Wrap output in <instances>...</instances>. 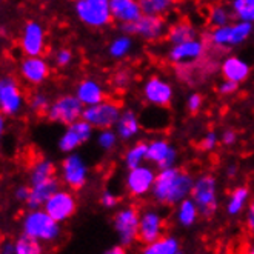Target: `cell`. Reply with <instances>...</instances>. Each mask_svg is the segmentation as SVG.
I'll list each match as a JSON object with an SVG mask.
<instances>
[{
    "label": "cell",
    "mask_w": 254,
    "mask_h": 254,
    "mask_svg": "<svg viewBox=\"0 0 254 254\" xmlns=\"http://www.w3.org/2000/svg\"><path fill=\"white\" fill-rule=\"evenodd\" d=\"M59 176L56 165L48 159H36L29 168V199L28 208H42L45 200L59 190Z\"/></svg>",
    "instance_id": "cell-1"
},
{
    "label": "cell",
    "mask_w": 254,
    "mask_h": 254,
    "mask_svg": "<svg viewBox=\"0 0 254 254\" xmlns=\"http://www.w3.org/2000/svg\"><path fill=\"white\" fill-rule=\"evenodd\" d=\"M192 188V177L181 168H165L154 179V197L163 205L182 200Z\"/></svg>",
    "instance_id": "cell-2"
},
{
    "label": "cell",
    "mask_w": 254,
    "mask_h": 254,
    "mask_svg": "<svg viewBox=\"0 0 254 254\" xmlns=\"http://www.w3.org/2000/svg\"><path fill=\"white\" fill-rule=\"evenodd\" d=\"M20 230L43 245H53L61 237V222H57L43 208H28L22 216Z\"/></svg>",
    "instance_id": "cell-3"
},
{
    "label": "cell",
    "mask_w": 254,
    "mask_h": 254,
    "mask_svg": "<svg viewBox=\"0 0 254 254\" xmlns=\"http://www.w3.org/2000/svg\"><path fill=\"white\" fill-rule=\"evenodd\" d=\"M28 107V97L20 82L14 76L0 77V113L6 117H16Z\"/></svg>",
    "instance_id": "cell-4"
},
{
    "label": "cell",
    "mask_w": 254,
    "mask_h": 254,
    "mask_svg": "<svg viewBox=\"0 0 254 254\" xmlns=\"http://www.w3.org/2000/svg\"><path fill=\"white\" fill-rule=\"evenodd\" d=\"M85 105L79 100V97L74 94H65L57 97L51 102V105L47 111V119L53 124H61V125H71L77 122L79 119L83 117Z\"/></svg>",
    "instance_id": "cell-5"
},
{
    "label": "cell",
    "mask_w": 254,
    "mask_h": 254,
    "mask_svg": "<svg viewBox=\"0 0 254 254\" xmlns=\"http://www.w3.org/2000/svg\"><path fill=\"white\" fill-rule=\"evenodd\" d=\"M122 102L119 99H103L96 105L85 107L83 117L93 128L108 129L121 119Z\"/></svg>",
    "instance_id": "cell-6"
},
{
    "label": "cell",
    "mask_w": 254,
    "mask_h": 254,
    "mask_svg": "<svg viewBox=\"0 0 254 254\" xmlns=\"http://www.w3.org/2000/svg\"><path fill=\"white\" fill-rule=\"evenodd\" d=\"M76 14L88 26L100 28L113 20L110 0H76Z\"/></svg>",
    "instance_id": "cell-7"
},
{
    "label": "cell",
    "mask_w": 254,
    "mask_h": 254,
    "mask_svg": "<svg viewBox=\"0 0 254 254\" xmlns=\"http://www.w3.org/2000/svg\"><path fill=\"white\" fill-rule=\"evenodd\" d=\"M208 51H210V42H208V37L203 36L202 40H187L182 43H177L173 47L171 53H170V61L173 64V66H179V65H191L199 62L200 59H203Z\"/></svg>",
    "instance_id": "cell-8"
},
{
    "label": "cell",
    "mask_w": 254,
    "mask_h": 254,
    "mask_svg": "<svg viewBox=\"0 0 254 254\" xmlns=\"http://www.w3.org/2000/svg\"><path fill=\"white\" fill-rule=\"evenodd\" d=\"M191 196H192L194 203L197 205V210L205 217H211L217 208L214 177L210 174L202 176L199 181L194 182V185L191 188Z\"/></svg>",
    "instance_id": "cell-9"
},
{
    "label": "cell",
    "mask_w": 254,
    "mask_h": 254,
    "mask_svg": "<svg viewBox=\"0 0 254 254\" xmlns=\"http://www.w3.org/2000/svg\"><path fill=\"white\" fill-rule=\"evenodd\" d=\"M72 190H56L51 196L45 200L43 210L50 216H53L57 222H65L68 220L77 210V200L76 196L71 192Z\"/></svg>",
    "instance_id": "cell-10"
},
{
    "label": "cell",
    "mask_w": 254,
    "mask_h": 254,
    "mask_svg": "<svg viewBox=\"0 0 254 254\" xmlns=\"http://www.w3.org/2000/svg\"><path fill=\"white\" fill-rule=\"evenodd\" d=\"M20 50L23 56H43L47 51V31L40 22L29 20L20 33Z\"/></svg>",
    "instance_id": "cell-11"
},
{
    "label": "cell",
    "mask_w": 254,
    "mask_h": 254,
    "mask_svg": "<svg viewBox=\"0 0 254 254\" xmlns=\"http://www.w3.org/2000/svg\"><path fill=\"white\" fill-rule=\"evenodd\" d=\"M88 179V168L80 156L69 153L61 165V181L72 191L82 190Z\"/></svg>",
    "instance_id": "cell-12"
},
{
    "label": "cell",
    "mask_w": 254,
    "mask_h": 254,
    "mask_svg": "<svg viewBox=\"0 0 254 254\" xmlns=\"http://www.w3.org/2000/svg\"><path fill=\"white\" fill-rule=\"evenodd\" d=\"M50 71V65L43 56H25L19 64L20 79L31 86H40L47 82Z\"/></svg>",
    "instance_id": "cell-13"
},
{
    "label": "cell",
    "mask_w": 254,
    "mask_h": 254,
    "mask_svg": "<svg viewBox=\"0 0 254 254\" xmlns=\"http://www.w3.org/2000/svg\"><path fill=\"white\" fill-rule=\"evenodd\" d=\"M165 26H167V22L162 16L145 14V16H140L136 22L125 23L124 29L129 34H136V36H142L149 40H156L163 34Z\"/></svg>",
    "instance_id": "cell-14"
},
{
    "label": "cell",
    "mask_w": 254,
    "mask_h": 254,
    "mask_svg": "<svg viewBox=\"0 0 254 254\" xmlns=\"http://www.w3.org/2000/svg\"><path fill=\"white\" fill-rule=\"evenodd\" d=\"M250 33H251L250 22H241L236 25H225V26L214 28L208 33V37L216 45L228 48L231 45L241 43L242 40H245L250 36Z\"/></svg>",
    "instance_id": "cell-15"
},
{
    "label": "cell",
    "mask_w": 254,
    "mask_h": 254,
    "mask_svg": "<svg viewBox=\"0 0 254 254\" xmlns=\"http://www.w3.org/2000/svg\"><path fill=\"white\" fill-rule=\"evenodd\" d=\"M93 127L89 125L85 119H79L77 122H74L66 127L62 137L59 139V148L64 153H72L74 149L83 145L89 137H91Z\"/></svg>",
    "instance_id": "cell-16"
},
{
    "label": "cell",
    "mask_w": 254,
    "mask_h": 254,
    "mask_svg": "<svg viewBox=\"0 0 254 254\" xmlns=\"http://www.w3.org/2000/svg\"><path fill=\"white\" fill-rule=\"evenodd\" d=\"M139 210L137 206H128L119 211L114 217V225L117 233L121 234L122 245H131L137 239L139 228Z\"/></svg>",
    "instance_id": "cell-17"
},
{
    "label": "cell",
    "mask_w": 254,
    "mask_h": 254,
    "mask_svg": "<svg viewBox=\"0 0 254 254\" xmlns=\"http://www.w3.org/2000/svg\"><path fill=\"white\" fill-rule=\"evenodd\" d=\"M163 228H165L163 219L157 213L148 211L139 220L137 239H136V241L146 247V245L153 244L154 241H157V239H160L163 236Z\"/></svg>",
    "instance_id": "cell-18"
},
{
    "label": "cell",
    "mask_w": 254,
    "mask_h": 254,
    "mask_svg": "<svg viewBox=\"0 0 254 254\" xmlns=\"http://www.w3.org/2000/svg\"><path fill=\"white\" fill-rule=\"evenodd\" d=\"M143 94L149 103H153V105H157V107H163V108L170 107L171 99H173L171 86L156 76L145 83Z\"/></svg>",
    "instance_id": "cell-19"
},
{
    "label": "cell",
    "mask_w": 254,
    "mask_h": 254,
    "mask_svg": "<svg viewBox=\"0 0 254 254\" xmlns=\"http://www.w3.org/2000/svg\"><path fill=\"white\" fill-rule=\"evenodd\" d=\"M110 9L113 20L124 25L136 22L143 12L139 0H110Z\"/></svg>",
    "instance_id": "cell-20"
},
{
    "label": "cell",
    "mask_w": 254,
    "mask_h": 254,
    "mask_svg": "<svg viewBox=\"0 0 254 254\" xmlns=\"http://www.w3.org/2000/svg\"><path fill=\"white\" fill-rule=\"evenodd\" d=\"M154 173L146 167L132 168L128 176V191L136 197L143 196L154 184Z\"/></svg>",
    "instance_id": "cell-21"
},
{
    "label": "cell",
    "mask_w": 254,
    "mask_h": 254,
    "mask_svg": "<svg viewBox=\"0 0 254 254\" xmlns=\"http://www.w3.org/2000/svg\"><path fill=\"white\" fill-rule=\"evenodd\" d=\"M76 96L79 97V100L83 103L85 107L96 105V103L102 102L103 99H107L105 91H103L100 83L93 80V79L82 80L76 88Z\"/></svg>",
    "instance_id": "cell-22"
},
{
    "label": "cell",
    "mask_w": 254,
    "mask_h": 254,
    "mask_svg": "<svg viewBox=\"0 0 254 254\" xmlns=\"http://www.w3.org/2000/svg\"><path fill=\"white\" fill-rule=\"evenodd\" d=\"M174 156H176L174 149L165 140L151 142L146 149V157L149 160L156 162L162 170L171 167V163L174 162Z\"/></svg>",
    "instance_id": "cell-23"
},
{
    "label": "cell",
    "mask_w": 254,
    "mask_h": 254,
    "mask_svg": "<svg viewBox=\"0 0 254 254\" xmlns=\"http://www.w3.org/2000/svg\"><path fill=\"white\" fill-rule=\"evenodd\" d=\"M222 72H223V76H225L227 80L239 83V82H242L248 77L250 68L245 62L241 61V59L228 57V59H225V62H223V65H222Z\"/></svg>",
    "instance_id": "cell-24"
},
{
    "label": "cell",
    "mask_w": 254,
    "mask_h": 254,
    "mask_svg": "<svg viewBox=\"0 0 254 254\" xmlns=\"http://www.w3.org/2000/svg\"><path fill=\"white\" fill-rule=\"evenodd\" d=\"M192 39H196V31H194L192 25L185 19L170 25L167 29V40L171 42L173 45L192 40Z\"/></svg>",
    "instance_id": "cell-25"
},
{
    "label": "cell",
    "mask_w": 254,
    "mask_h": 254,
    "mask_svg": "<svg viewBox=\"0 0 254 254\" xmlns=\"http://www.w3.org/2000/svg\"><path fill=\"white\" fill-rule=\"evenodd\" d=\"M206 16H208V28H219V26H225L231 20V14L228 12L227 8H223L219 3H211L206 6Z\"/></svg>",
    "instance_id": "cell-26"
},
{
    "label": "cell",
    "mask_w": 254,
    "mask_h": 254,
    "mask_svg": "<svg viewBox=\"0 0 254 254\" xmlns=\"http://www.w3.org/2000/svg\"><path fill=\"white\" fill-rule=\"evenodd\" d=\"M139 3L145 14H153V16L163 17L179 2L177 0H139Z\"/></svg>",
    "instance_id": "cell-27"
},
{
    "label": "cell",
    "mask_w": 254,
    "mask_h": 254,
    "mask_svg": "<svg viewBox=\"0 0 254 254\" xmlns=\"http://www.w3.org/2000/svg\"><path fill=\"white\" fill-rule=\"evenodd\" d=\"M16 244V254H40L43 253V244L26 234H20L17 239H14Z\"/></svg>",
    "instance_id": "cell-28"
},
{
    "label": "cell",
    "mask_w": 254,
    "mask_h": 254,
    "mask_svg": "<svg viewBox=\"0 0 254 254\" xmlns=\"http://www.w3.org/2000/svg\"><path fill=\"white\" fill-rule=\"evenodd\" d=\"M143 251L148 254H173V253L179 251V244L174 241L173 237H163L162 236L153 244L146 245V248Z\"/></svg>",
    "instance_id": "cell-29"
},
{
    "label": "cell",
    "mask_w": 254,
    "mask_h": 254,
    "mask_svg": "<svg viewBox=\"0 0 254 254\" xmlns=\"http://www.w3.org/2000/svg\"><path fill=\"white\" fill-rule=\"evenodd\" d=\"M117 131H119V136L124 137V139L134 136V134L139 131V122H137L136 116H134L131 111L125 113L121 119H119Z\"/></svg>",
    "instance_id": "cell-30"
},
{
    "label": "cell",
    "mask_w": 254,
    "mask_h": 254,
    "mask_svg": "<svg viewBox=\"0 0 254 254\" xmlns=\"http://www.w3.org/2000/svg\"><path fill=\"white\" fill-rule=\"evenodd\" d=\"M50 105H51L50 97L42 91H34L28 97V108L37 116H47Z\"/></svg>",
    "instance_id": "cell-31"
},
{
    "label": "cell",
    "mask_w": 254,
    "mask_h": 254,
    "mask_svg": "<svg viewBox=\"0 0 254 254\" xmlns=\"http://www.w3.org/2000/svg\"><path fill=\"white\" fill-rule=\"evenodd\" d=\"M234 16L244 22H254V0H234Z\"/></svg>",
    "instance_id": "cell-32"
},
{
    "label": "cell",
    "mask_w": 254,
    "mask_h": 254,
    "mask_svg": "<svg viewBox=\"0 0 254 254\" xmlns=\"http://www.w3.org/2000/svg\"><path fill=\"white\" fill-rule=\"evenodd\" d=\"M248 197V190L245 187H239L236 188L231 196H230V202H228V213L230 214H237L239 211L242 210L245 202Z\"/></svg>",
    "instance_id": "cell-33"
},
{
    "label": "cell",
    "mask_w": 254,
    "mask_h": 254,
    "mask_svg": "<svg viewBox=\"0 0 254 254\" xmlns=\"http://www.w3.org/2000/svg\"><path fill=\"white\" fill-rule=\"evenodd\" d=\"M146 149H148V145L143 143V142L137 143L136 146H132V148L129 149V151L127 153V157H125L128 168L132 170V168L139 167V162H140L143 157H146Z\"/></svg>",
    "instance_id": "cell-34"
},
{
    "label": "cell",
    "mask_w": 254,
    "mask_h": 254,
    "mask_svg": "<svg viewBox=\"0 0 254 254\" xmlns=\"http://www.w3.org/2000/svg\"><path fill=\"white\" fill-rule=\"evenodd\" d=\"M197 217V205L191 200H184L181 203V210H179V220L184 225H191Z\"/></svg>",
    "instance_id": "cell-35"
},
{
    "label": "cell",
    "mask_w": 254,
    "mask_h": 254,
    "mask_svg": "<svg viewBox=\"0 0 254 254\" xmlns=\"http://www.w3.org/2000/svg\"><path fill=\"white\" fill-rule=\"evenodd\" d=\"M131 47V42L128 37H121L113 42V45L110 47V54L113 57H122L124 54H127V51Z\"/></svg>",
    "instance_id": "cell-36"
},
{
    "label": "cell",
    "mask_w": 254,
    "mask_h": 254,
    "mask_svg": "<svg viewBox=\"0 0 254 254\" xmlns=\"http://www.w3.org/2000/svg\"><path fill=\"white\" fill-rule=\"evenodd\" d=\"M72 62V53L68 48H61L54 54V64L57 68H65Z\"/></svg>",
    "instance_id": "cell-37"
},
{
    "label": "cell",
    "mask_w": 254,
    "mask_h": 254,
    "mask_svg": "<svg viewBox=\"0 0 254 254\" xmlns=\"http://www.w3.org/2000/svg\"><path fill=\"white\" fill-rule=\"evenodd\" d=\"M114 143H116V136L110 131V128L108 129H103L100 132V136H99V145L103 149H110V148L114 146Z\"/></svg>",
    "instance_id": "cell-38"
},
{
    "label": "cell",
    "mask_w": 254,
    "mask_h": 254,
    "mask_svg": "<svg viewBox=\"0 0 254 254\" xmlns=\"http://www.w3.org/2000/svg\"><path fill=\"white\" fill-rule=\"evenodd\" d=\"M29 192H31L29 185H20L16 188V191H14V197H16V200L20 203H26L29 199Z\"/></svg>",
    "instance_id": "cell-39"
},
{
    "label": "cell",
    "mask_w": 254,
    "mask_h": 254,
    "mask_svg": "<svg viewBox=\"0 0 254 254\" xmlns=\"http://www.w3.org/2000/svg\"><path fill=\"white\" fill-rule=\"evenodd\" d=\"M128 82H129V76H128V72L127 71H119V72H116L114 74V79H113V83H114V86L119 89V88H125L127 85H128Z\"/></svg>",
    "instance_id": "cell-40"
},
{
    "label": "cell",
    "mask_w": 254,
    "mask_h": 254,
    "mask_svg": "<svg viewBox=\"0 0 254 254\" xmlns=\"http://www.w3.org/2000/svg\"><path fill=\"white\" fill-rule=\"evenodd\" d=\"M0 253L16 254V244H14L12 239H0Z\"/></svg>",
    "instance_id": "cell-41"
},
{
    "label": "cell",
    "mask_w": 254,
    "mask_h": 254,
    "mask_svg": "<svg viewBox=\"0 0 254 254\" xmlns=\"http://www.w3.org/2000/svg\"><path fill=\"white\" fill-rule=\"evenodd\" d=\"M247 230L250 236H254V199L250 203L248 214H247Z\"/></svg>",
    "instance_id": "cell-42"
},
{
    "label": "cell",
    "mask_w": 254,
    "mask_h": 254,
    "mask_svg": "<svg viewBox=\"0 0 254 254\" xmlns=\"http://www.w3.org/2000/svg\"><path fill=\"white\" fill-rule=\"evenodd\" d=\"M216 142H217L216 134L210 132L208 136H205V137L202 139V142H200V149H205V151H208V149H213V148L216 146Z\"/></svg>",
    "instance_id": "cell-43"
},
{
    "label": "cell",
    "mask_w": 254,
    "mask_h": 254,
    "mask_svg": "<svg viewBox=\"0 0 254 254\" xmlns=\"http://www.w3.org/2000/svg\"><path fill=\"white\" fill-rule=\"evenodd\" d=\"M100 202H102V205H103V206L113 208V206H116V205H117L119 199L114 196V194H111V192H108V191H107V192H103V196H102Z\"/></svg>",
    "instance_id": "cell-44"
},
{
    "label": "cell",
    "mask_w": 254,
    "mask_h": 254,
    "mask_svg": "<svg viewBox=\"0 0 254 254\" xmlns=\"http://www.w3.org/2000/svg\"><path fill=\"white\" fill-rule=\"evenodd\" d=\"M202 105V97L199 94H192L188 100V110L191 113H197Z\"/></svg>",
    "instance_id": "cell-45"
},
{
    "label": "cell",
    "mask_w": 254,
    "mask_h": 254,
    "mask_svg": "<svg viewBox=\"0 0 254 254\" xmlns=\"http://www.w3.org/2000/svg\"><path fill=\"white\" fill-rule=\"evenodd\" d=\"M237 89V83L236 82H231V80H227L220 86V93L222 94H230V93H234Z\"/></svg>",
    "instance_id": "cell-46"
},
{
    "label": "cell",
    "mask_w": 254,
    "mask_h": 254,
    "mask_svg": "<svg viewBox=\"0 0 254 254\" xmlns=\"http://www.w3.org/2000/svg\"><path fill=\"white\" fill-rule=\"evenodd\" d=\"M5 132H6V116L3 113H0V142H2Z\"/></svg>",
    "instance_id": "cell-47"
},
{
    "label": "cell",
    "mask_w": 254,
    "mask_h": 254,
    "mask_svg": "<svg viewBox=\"0 0 254 254\" xmlns=\"http://www.w3.org/2000/svg\"><path fill=\"white\" fill-rule=\"evenodd\" d=\"M236 140V134L234 131H227L225 134H223V143L225 145H230Z\"/></svg>",
    "instance_id": "cell-48"
},
{
    "label": "cell",
    "mask_w": 254,
    "mask_h": 254,
    "mask_svg": "<svg viewBox=\"0 0 254 254\" xmlns=\"http://www.w3.org/2000/svg\"><path fill=\"white\" fill-rule=\"evenodd\" d=\"M242 251H245V253H253V254H254V239H248V242L244 245Z\"/></svg>",
    "instance_id": "cell-49"
},
{
    "label": "cell",
    "mask_w": 254,
    "mask_h": 254,
    "mask_svg": "<svg viewBox=\"0 0 254 254\" xmlns=\"http://www.w3.org/2000/svg\"><path fill=\"white\" fill-rule=\"evenodd\" d=\"M110 253H124V250H122V248H114V250H111Z\"/></svg>",
    "instance_id": "cell-50"
},
{
    "label": "cell",
    "mask_w": 254,
    "mask_h": 254,
    "mask_svg": "<svg viewBox=\"0 0 254 254\" xmlns=\"http://www.w3.org/2000/svg\"><path fill=\"white\" fill-rule=\"evenodd\" d=\"M177 2H188V0H177Z\"/></svg>",
    "instance_id": "cell-51"
},
{
    "label": "cell",
    "mask_w": 254,
    "mask_h": 254,
    "mask_svg": "<svg viewBox=\"0 0 254 254\" xmlns=\"http://www.w3.org/2000/svg\"><path fill=\"white\" fill-rule=\"evenodd\" d=\"M0 239H2V234H0Z\"/></svg>",
    "instance_id": "cell-52"
}]
</instances>
